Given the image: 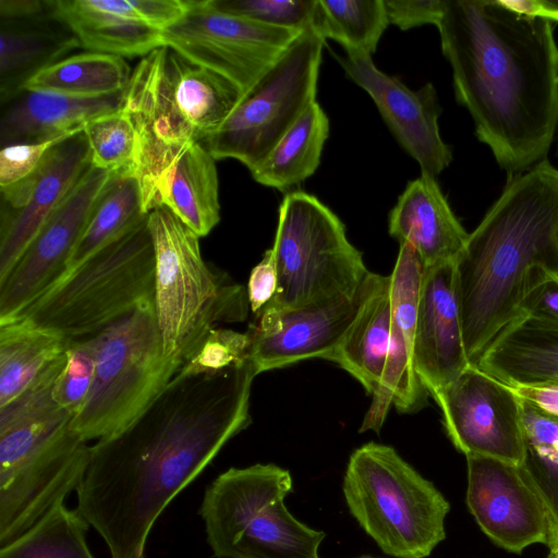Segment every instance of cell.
<instances>
[{
    "label": "cell",
    "mask_w": 558,
    "mask_h": 558,
    "mask_svg": "<svg viewBox=\"0 0 558 558\" xmlns=\"http://www.w3.org/2000/svg\"><path fill=\"white\" fill-rule=\"evenodd\" d=\"M256 375L247 360L218 373L174 376L132 424L90 446L76 509L111 558H146L163 510L250 425Z\"/></svg>",
    "instance_id": "6da1fadb"
},
{
    "label": "cell",
    "mask_w": 558,
    "mask_h": 558,
    "mask_svg": "<svg viewBox=\"0 0 558 558\" xmlns=\"http://www.w3.org/2000/svg\"><path fill=\"white\" fill-rule=\"evenodd\" d=\"M437 28L456 99L508 178L546 159L558 129L554 23L502 0H446Z\"/></svg>",
    "instance_id": "7a4b0ae2"
},
{
    "label": "cell",
    "mask_w": 558,
    "mask_h": 558,
    "mask_svg": "<svg viewBox=\"0 0 558 558\" xmlns=\"http://www.w3.org/2000/svg\"><path fill=\"white\" fill-rule=\"evenodd\" d=\"M558 271V168L547 158L510 177L454 262L456 294L472 366L512 320L529 272Z\"/></svg>",
    "instance_id": "3957f363"
},
{
    "label": "cell",
    "mask_w": 558,
    "mask_h": 558,
    "mask_svg": "<svg viewBox=\"0 0 558 558\" xmlns=\"http://www.w3.org/2000/svg\"><path fill=\"white\" fill-rule=\"evenodd\" d=\"M242 97L232 82L170 47H159L141 59L121 108L136 134L133 175L146 214L157 207L159 189L184 150L211 136Z\"/></svg>",
    "instance_id": "277c9868"
},
{
    "label": "cell",
    "mask_w": 558,
    "mask_h": 558,
    "mask_svg": "<svg viewBox=\"0 0 558 558\" xmlns=\"http://www.w3.org/2000/svg\"><path fill=\"white\" fill-rule=\"evenodd\" d=\"M147 220L148 215L63 275L14 317L78 340L140 307L155 305V254Z\"/></svg>",
    "instance_id": "5b68a950"
},
{
    "label": "cell",
    "mask_w": 558,
    "mask_h": 558,
    "mask_svg": "<svg viewBox=\"0 0 558 558\" xmlns=\"http://www.w3.org/2000/svg\"><path fill=\"white\" fill-rule=\"evenodd\" d=\"M155 314L165 355L181 365L219 323L243 322L248 299L204 260L199 236L165 206L148 213Z\"/></svg>",
    "instance_id": "8992f818"
},
{
    "label": "cell",
    "mask_w": 558,
    "mask_h": 558,
    "mask_svg": "<svg viewBox=\"0 0 558 558\" xmlns=\"http://www.w3.org/2000/svg\"><path fill=\"white\" fill-rule=\"evenodd\" d=\"M293 490L276 464L230 468L206 488L199 507L216 558H319L326 534L299 521L284 499Z\"/></svg>",
    "instance_id": "52a82bcc"
},
{
    "label": "cell",
    "mask_w": 558,
    "mask_h": 558,
    "mask_svg": "<svg viewBox=\"0 0 558 558\" xmlns=\"http://www.w3.org/2000/svg\"><path fill=\"white\" fill-rule=\"evenodd\" d=\"M342 492L353 518L389 556L426 558L446 537L449 502L390 446L355 449Z\"/></svg>",
    "instance_id": "ba28073f"
},
{
    "label": "cell",
    "mask_w": 558,
    "mask_h": 558,
    "mask_svg": "<svg viewBox=\"0 0 558 558\" xmlns=\"http://www.w3.org/2000/svg\"><path fill=\"white\" fill-rule=\"evenodd\" d=\"M89 338L96 353L94 384L70 423L86 442L132 424L181 366L163 353L155 305L140 307Z\"/></svg>",
    "instance_id": "9c48e42d"
},
{
    "label": "cell",
    "mask_w": 558,
    "mask_h": 558,
    "mask_svg": "<svg viewBox=\"0 0 558 558\" xmlns=\"http://www.w3.org/2000/svg\"><path fill=\"white\" fill-rule=\"evenodd\" d=\"M270 250L278 270V288L262 311H281L353 294L369 274L339 217L303 191L283 197Z\"/></svg>",
    "instance_id": "30bf717a"
},
{
    "label": "cell",
    "mask_w": 558,
    "mask_h": 558,
    "mask_svg": "<svg viewBox=\"0 0 558 558\" xmlns=\"http://www.w3.org/2000/svg\"><path fill=\"white\" fill-rule=\"evenodd\" d=\"M325 40L302 32L247 90L225 123L205 141L217 159H235L250 171L316 101Z\"/></svg>",
    "instance_id": "8fae6325"
},
{
    "label": "cell",
    "mask_w": 558,
    "mask_h": 558,
    "mask_svg": "<svg viewBox=\"0 0 558 558\" xmlns=\"http://www.w3.org/2000/svg\"><path fill=\"white\" fill-rule=\"evenodd\" d=\"M302 32L275 27L192 0L186 15L161 32L163 46L236 85L244 94Z\"/></svg>",
    "instance_id": "7c38bea8"
},
{
    "label": "cell",
    "mask_w": 558,
    "mask_h": 558,
    "mask_svg": "<svg viewBox=\"0 0 558 558\" xmlns=\"http://www.w3.org/2000/svg\"><path fill=\"white\" fill-rule=\"evenodd\" d=\"M434 400L446 433L460 452L521 465L526 453L521 399L476 366L465 368Z\"/></svg>",
    "instance_id": "4fadbf2b"
},
{
    "label": "cell",
    "mask_w": 558,
    "mask_h": 558,
    "mask_svg": "<svg viewBox=\"0 0 558 558\" xmlns=\"http://www.w3.org/2000/svg\"><path fill=\"white\" fill-rule=\"evenodd\" d=\"M113 173L92 165L0 282V320L17 315L65 272L70 256Z\"/></svg>",
    "instance_id": "5bb4252c"
},
{
    "label": "cell",
    "mask_w": 558,
    "mask_h": 558,
    "mask_svg": "<svg viewBox=\"0 0 558 558\" xmlns=\"http://www.w3.org/2000/svg\"><path fill=\"white\" fill-rule=\"evenodd\" d=\"M89 453L90 445L69 427L15 464L0 469V547L76 492Z\"/></svg>",
    "instance_id": "9a60e30c"
},
{
    "label": "cell",
    "mask_w": 558,
    "mask_h": 558,
    "mask_svg": "<svg viewBox=\"0 0 558 558\" xmlns=\"http://www.w3.org/2000/svg\"><path fill=\"white\" fill-rule=\"evenodd\" d=\"M466 504L482 531L514 554L547 545L548 514L521 465L476 454L466 456Z\"/></svg>",
    "instance_id": "2e32d148"
},
{
    "label": "cell",
    "mask_w": 558,
    "mask_h": 558,
    "mask_svg": "<svg viewBox=\"0 0 558 558\" xmlns=\"http://www.w3.org/2000/svg\"><path fill=\"white\" fill-rule=\"evenodd\" d=\"M90 165L82 132L58 143L24 181L1 189L0 282Z\"/></svg>",
    "instance_id": "e0dca14e"
},
{
    "label": "cell",
    "mask_w": 558,
    "mask_h": 558,
    "mask_svg": "<svg viewBox=\"0 0 558 558\" xmlns=\"http://www.w3.org/2000/svg\"><path fill=\"white\" fill-rule=\"evenodd\" d=\"M365 280L350 295L256 314V322L247 331L251 340L248 360L256 373L311 357L326 360L356 317Z\"/></svg>",
    "instance_id": "ac0fdd59"
},
{
    "label": "cell",
    "mask_w": 558,
    "mask_h": 558,
    "mask_svg": "<svg viewBox=\"0 0 558 558\" xmlns=\"http://www.w3.org/2000/svg\"><path fill=\"white\" fill-rule=\"evenodd\" d=\"M347 76L364 89L400 146L436 178L452 161L451 146L439 132L441 107L432 83L410 89L397 77L381 72L372 57L335 56Z\"/></svg>",
    "instance_id": "d6986e66"
},
{
    "label": "cell",
    "mask_w": 558,
    "mask_h": 558,
    "mask_svg": "<svg viewBox=\"0 0 558 558\" xmlns=\"http://www.w3.org/2000/svg\"><path fill=\"white\" fill-rule=\"evenodd\" d=\"M423 264L408 243H400L390 275L391 325L384 373L363 420L360 432L379 433L393 405L401 413H413L427 405L429 392L416 373L413 359L416 315Z\"/></svg>",
    "instance_id": "ffe728a7"
},
{
    "label": "cell",
    "mask_w": 558,
    "mask_h": 558,
    "mask_svg": "<svg viewBox=\"0 0 558 558\" xmlns=\"http://www.w3.org/2000/svg\"><path fill=\"white\" fill-rule=\"evenodd\" d=\"M413 359L416 373L433 398L471 366L462 338L454 263L424 267Z\"/></svg>",
    "instance_id": "44dd1931"
},
{
    "label": "cell",
    "mask_w": 558,
    "mask_h": 558,
    "mask_svg": "<svg viewBox=\"0 0 558 558\" xmlns=\"http://www.w3.org/2000/svg\"><path fill=\"white\" fill-rule=\"evenodd\" d=\"M388 231L414 248L423 267L454 263L469 238L436 178L426 174L407 184L389 214Z\"/></svg>",
    "instance_id": "7402d4cb"
},
{
    "label": "cell",
    "mask_w": 558,
    "mask_h": 558,
    "mask_svg": "<svg viewBox=\"0 0 558 558\" xmlns=\"http://www.w3.org/2000/svg\"><path fill=\"white\" fill-rule=\"evenodd\" d=\"M123 93L100 98H75L23 90L1 106V148L44 143L77 134L93 118L120 109Z\"/></svg>",
    "instance_id": "603a6c76"
},
{
    "label": "cell",
    "mask_w": 558,
    "mask_h": 558,
    "mask_svg": "<svg viewBox=\"0 0 558 558\" xmlns=\"http://www.w3.org/2000/svg\"><path fill=\"white\" fill-rule=\"evenodd\" d=\"M51 10L87 51L143 58L163 46L130 0H51Z\"/></svg>",
    "instance_id": "cb8c5ba5"
},
{
    "label": "cell",
    "mask_w": 558,
    "mask_h": 558,
    "mask_svg": "<svg viewBox=\"0 0 558 558\" xmlns=\"http://www.w3.org/2000/svg\"><path fill=\"white\" fill-rule=\"evenodd\" d=\"M82 48L72 32L52 13L0 20V105L15 98L44 69Z\"/></svg>",
    "instance_id": "d4e9b609"
},
{
    "label": "cell",
    "mask_w": 558,
    "mask_h": 558,
    "mask_svg": "<svg viewBox=\"0 0 558 558\" xmlns=\"http://www.w3.org/2000/svg\"><path fill=\"white\" fill-rule=\"evenodd\" d=\"M476 367L506 385H558V326L518 316L494 339Z\"/></svg>",
    "instance_id": "484cf974"
},
{
    "label": "cell",
    "mask_w": 558,
    "mask_h": 558,
    "mask_svg": "<svg viewBox=\"0 0 558 558\" xmlns=\"http://www.w3.org/2000/svg\"><path fill=\"white\" fill-rule=\"evenodd\" d=\"M390 325V275L369 271L356 317L326 360L338 364L373 395L384 373Z\"/></svg>",
    "instance_id": "4316f807"
},
{
    "label": "cell",
    "mask_w": 558,
    "mask_h": 558,
    "mask_svg": "<svg viewBox=\"0 0 558 558\" xmlns=\"http://www.w3.org/2000/svg\"><path fill=\"white\" fill-rule=\"evenodd\" d=\"M64 361L65 353L36 383L0 408V469L15 464L70 427L72 415L52 395Z\"/></svg>",
    "instance_id": "83f0119b"
},
{
    "label": "cell",
    "mask_w": 558,
    "mask_h": 558,
    "mask_svg": "<svg viewBox=\"0 0 558 558\" xmlns=\"http://www.w3.org/2000/svg\"><path fill=\"white\" fill-rule=\"evenodd\" d=\"M165 206L199 238L220 221L216 159L202 143L191 145L174 163L158 192Z\"/></svg>",
    "instance_id": "f1b7e54d"
},
{
    "label": "cell",
    "mask_w": 558,
    "mask_h": 558,
    "mask_svg": "<svg viewBox=\"0 0 558 558\" xmlns=\"http://www.w3.org/2000/svg\"><path fill=\"white\" fill-rule=\"evenodd\" d=\"M69 342L24 318L0 320V408L36 383L64 355Z\"/></svg>",
    "instance_id": "f546056e"
},
{
    "label": "cell",
    "mask_w": 558,
    "mask_h": 558,
    "mask_svg": "<svg viewBox=\"0 0 558 558\" xmlns=\"http://www.w3.org/2000/svg\"><path fill=\"white\" fill-rule=\"evenodd\" d=\"M329 136V119L317 101L312 102L253 169V179L280 191L315 173Z\"/></svg>",
    "instance_id": "4dcf8cb0"
},
{
    "label": "cell",
    "mask_w": 558,
    "mask_h": 558,
    "mask_svg": "<svg viewBox=\"0 0 558 558\" xmlns=\"http://www.w3.org/2000/svg\"><path fill=\"white\" fill-rule=\"evenodd\" d=\"M133 70L124 58L100 52L70 54L34 75L24 90L75 98H100L123 93Z\"/></svg>",
    "instance_id": "1f68e13d"
},
{
    "label": "cell",
    "mask_w": 558,
    "mask_h": 558,
    "mask_svg": "<svg viewBox=\"0 0 558 558\" xmlns=\"http://www.w3.org/2000/svg\"><path fill=\"white\" fill-rule=\"evenodd\" d=\"M147 215L137 178L124 172L113 173L87 220L63 275L126 233Z\"/></svg>",
    "instance_id": "d6a6232c"
},
{
    "label": "cell",
    "mask_w": 558,
    "mask_h": 558,
    "mask_svg": "<svg viewBox=\"0 0 558 558\" xmlns=\"http://www.w3.org/2000/svg\"><path fill=\"white\" fill-rule=\"evenodd\" d=\"M384 0H316L312 29L349 57H372L388 27Z\"/></svg>",
    "instance_id": "836d02e7"
},
{
    "label": "cell",
    "mask_w": 558,
    "mask_h": 558,
    "mask_svg": "<svg viewBox=\"0 0 558 558\" xmlns=\"http://www.w3.org/2000/svg\"><path fill=\"white\" fill-rule=\"evenodd\" d=\"M89 523L61 502L8 545L0 558H95L87 545Z\"/></svg>",
    "instance_id": "e575fe53"
},
{
    "label": "cell",
    "mask_w": 558,
    "mask_h": 558,
    "mask_svg": "<svg viewBox=\"0 0 558 558\" xmlns=\"http://www.w3.org/2000/svg\"><path fill=\"white\" fill-rule=\"evenodd\" d=\"M83 133L90 148L92 166L112 173L133 175L136 134L122 108L93 118L85 124Z\"/></svg>",
    "instance_id": "d590c367"
},
{
    "label": "cell",
    "mask_w": 558,
    "mask_h": 558,
    "mask_svg": "<svg viewBox=\"0 0 558 558\" xmlns=\"http://www.w3.org/2000/svg\"><path fill=\"white\" fill-rule=\"evenodd\" d=\"M96 353L92 339L70 340L65 361L52 389L56 402L72 415L82 410L92 390Z\"/></svg>",
    "instance_id": "8d00e7d4"
},
{
    "label": "cell",
    "mask_w": 558,
    "mask_h": 558,
    "mask_svg": "<svg viewBox=\"0 0 558 558\" xmlns=\"http://www.w3.org/2000/svg\"><path fill=\"white\" fill-rule=\"evenodd\" d=\"M225 13L262 24L304 32L312 29L316 0H209Z\"/></svg>",
    "instance_id": "74e56055"
},
{
    "label": "cell",
    "mask_w": 558,
    "mask_h": 558,
    "mask_svg": "<svg viewBox=\"0 0 558 558\" xmlns=\"http://www.w3.org/2000/svg\"><path fill=\"white\" fill-rule=\"evenodd\" d=\"M250 336L231 329L213 328L174 376L213 374L248 360Z\"/></svg>",
    "instance_id": "f35d334b"
},
{
    "label": "cell",
    "mask_w": 558,
    "mask_h": 558,
    "mask_svg": "<svg viewBox=\"0 0 558 558\" xmlns=\"http://www.w3.org/2000/svg\"><path fill=\"white\" fill-rule=\"evenodd\" d=\"M521 469L542 498L549 520V553L558 550V460L548 458L526 445Z\"/></svg>",
    "instance_id": "ab89813d"
},
{
    "label": "cell",
    "mask_w": 558,
    "mask_h": 558,
    "mask_svg": "<svg viewBox=\"0 0 558 558\" xmlns=\"http://www.w3.org/2000/svg\"><path fill=\"white\" fill-rule=\"evenodd\" d=\"M520 315L558 326V271L538 266L529 272Z\"/></svg>",
    "instance_id": "60d3db41"
},
{
    "label": "cell",
    "mask_w": 558,
    "mask_h": 558,
    "mask_svg": "<svg viewBox=\"0 0 558 558\" xmlns=\"http://www.w3.org/2000/svg\"><path fill=\"white\" fill-rule=\"evenodd\" d=\"M66 138L69 137L44 143L17 144L3 147L0 153L1 189L9 187L27 179L36 171L50 148Z\"/></svg>",
    "instance_id": "b9f144b4"
},
{
    "label": "cell",
    "mask_w": 558,
    "mask_h": 558,
    "mask_svg": "<svg viewBox=\"0 0 558 558\" xmlns=\"http://www.w3.org/2000/svg\"><path fill=\"white\" fill-rule=\"evenodd\" d=\"M389 24L401 31L433 24L437 27L446 0H384Z\"/></svg>",
    "instance_id": "7bdbcfd3"
},
{
    "label": "cell",
    "mask_w": 558,
    "mask_h": 558,
    "mask_svg": "<svg viewBox=\"0 0 558 558\" xmlns=\"http://www.w3.org/2000/svg\"><path fill=\"white\" fill-rule=\"evenodd\" d=\"M525 441L535 451L558 460V417L521 400Z\"/></svg>",
    "instance_id": "ee69618b"
},
{
    "label": "cell",
    "mask_w": 558,
    "mask_h": 558,
    "mask_svg": "<svg viewBox=\"0 0 558 558\" xmlns=\"http://www.w3.org/2000/svg\"><path fill=\"white\" fill-rule=\"evenodd\" d=\"M278 288V270L271 250L254 266L247 281V299L251 311L256 315L275 296Z\"/></svg>",
    "instance_id": "f6af8a7d"
},
{
    "label": "cell",
    "mask_w": 558,
    "mask_h": 558,
    "mask_svg": "<svg viewBox=\"0 0 558 558\" xmlns=\"http://www.w3.org/2000/svg\"><path fill=\"white\" fill-rule=\"evenodd\" d=\"M143 23L163 32L180 22L189 12L192 0H130Z\"/></svg>",
    "instance_id": "bcb514c9"
},
{
    "label": "cell",
    "mask_w": 558,
    "mask_h": 558,
    "mask_svg": "<svg viewBox=\"0 0 558 558\" xmlns=\"http://www.w3.org/2000/svg\"><path fill=\"white\" fill-rule=\"evenodd\" d=\"M523 401L558 417V385H507Z\"/></svg>",
    "instance_id": "7dc6e473"
},
{
    "label": "cell",
    "mask_w": 558,
    "mask_h": 558,
    "mask_svg": "<svg viewBox=\"0 0 558 558\" xmlns=\"http://www.w3.org/2000/svg\"><path fill=\"white\" fill-rule=\"evenodd\" d=\"M51 11V0H0V20H22Z\"/></svg>",
    "instance_id": "c3c4849f"
},
{
    "label": "cell",
    "mask_w": 558,
    "mask_h": 558,
    "mask_svg": "<svg viewBox=\"0 0 558 558\" xmlns=\"http://www.w3.org/2000/svg\"><path fill=\"white\" fill-rule=\"evenodd\" d=\"M511 10L521 14L539 16L558 22V0H502Z\"/></svg>",
    "instance_id": "681fc988"
},
{
    "label": "cell",
    "mask_w": 558,
    "mask_h": 558,
    "mask_svg": "<svg viewBox=\"0 0 558 558\" xmlns=\"http://www.w3.org/2000/svg\"><path fill=\"white\" fill-rule=\"evenodd\" d=\"M548 558H558V550L549 553Z\"/></svg>",
    "instance_id": "f907efd6"
},
{
    "label": "cell",
    "mask_w": 558,
    "mask_h": 558,
    "mask_svg": "<svg viewBox=\"0 0 558 558\" xmlns=\"http://www.w3.org/2000/svg\"><path fill=\"white\" fill-rule=\"evenodd\" d=\"M359 558H376V557H372V556H362V557H359Z\"/></svg>",
    "instance_id": "816d5d0a"
}]
</instances>
